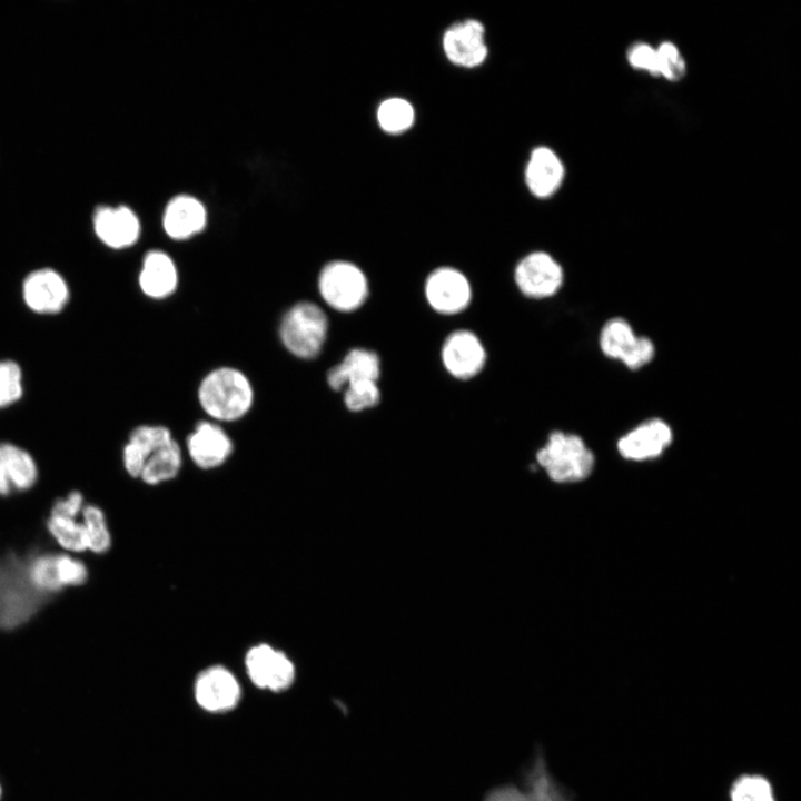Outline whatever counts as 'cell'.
Instances as JSON below:
<instances>
[{
  "mask_svg": "<svg viewBox=\"0 0 801 801\" xmlns=\"http://www.w3.org/2000/svg\"><path fill=\"white\" fill-rule=\"evenodd\" d=\"M442 46L446 58L463 68L482 65L488 55L485 28L476 19H466L447 28Z\"/></svg>",
  "mask_w": 801,
  "mask_h": 801,
  "instance_id": "obj_11",
  "label": "cell"
},
{
  "mask_svg": "<svg viewBox=\"0 0 801 801\" xmlns=\"http://www.w3.org/2000/svg\"><path fill=\"white\" fill-rule=\"evenodd\" d=\"M425 296L437 313L454 315L463 312L472 299L467 278L452 267H439L432 271L425 283Z\"/></svg>",
  "mask_w": 801,
  "mask_h": 801,
  "instance_id": "obj_13",
  "label": "cell"
},
{
  "mask_svg": "<svg viewBox=\"0 0 801 801\" xmlns=\"http://www.w3.org/2000/svg\"><path fill=\"white\" fill-rule=\"evenodd\" d=\"M178 284L177 266L167 253L151 249L145 254L138 274V286L146 297L154 300L166 299L177 290Z\"/></svg>",
  "mask_w": 801,
  "mask_h": 801,
  "instance_id": "obj_19",
  "label": "cell"
},
{
  "mask_svg": "<svg viewBox=\"0 0 801 801\" xmlns=\"http://www.w3.org/2000/svg\"><path fill=\"white\" fill-rule=\"evenodd\" d=\"M197 399L212 422L231 423L250 412L255 392L244 372L231 366H220L202 377L197 389Z\"/></svg>",
  "mask_w": 801,
  "mask_h": 801,
  "instance_id": "obj_1",
  "label": "cell"
},
{
  "mask_svg": "<svg viewBox=\"0 0 801 801\" xmlns=\"http://www.w3.org/2000/svg\"><path fill=\"white\" fill-rule=\"evenodd\" d=\"M637 337L625 319L612 318L602 327L599 344L606 357L622 362Z\"/></svg>",
  "mask_w": 801,
  "mask_h": 801,
  "instance_id": "obj_26",
  "label": "cell"
},
{
  "mask_svg": "<svg viewBox=\"0 0 801 801\" xmlns=\"http://www.w3.org/2000/svg\"><path fill=\"white\" fill-rule=\"evenodd\" d=\"M343 400L347 409L360 412L376 406L380 400V392L375 382L362 383L345 387Z\"/></svg>",
  "mask_w": 801,
  "mask_h": 801,
  "instance_id": "obj_32",
  "label": "cell"
},
{
  "mask_svg": "<svg viewBox=\"0 0 801 801\" xmlns=\"http://www.w3.org/2000/svg\"><path fill=\"white\" fill-rule=\"evenodd\" d=\"M42 597L28 581L26 562L9 555L0 560V629H13L28 621Z\"/></svg>",
  "mask_w": 801,
  "mask_h": 801,
  "instance_id": "obj_4",
  "label": "cell"
},
{
  "mask_svg": "<svg viewBox=\"0 0 801 801\" xmlns=\"http://www.w3.org/2000/svg\"><path fill=\"white\" fill-rule=\"evenodd\" d=\"M669 424L660 418L643 422L617 442V451L630 461H646L660 456L672 443Z\"/></svg>",
  "mask_w": 801,
  "mask_h": 801,
  "instance_id": "obj_17",
  "label": "cell"
},
{
  "mask_svg": "<svg viewBox=\"0 0 801 801\" xmlns=\"http://www.w3.org/2000/svg\"><path fill=\"white\" fill-rule=\"evenodd\" d=\"M71 297L65 276L52 267H40L29 271L21 283V298L32 313L42 316L60 314Z\"/></svg>",
  "mask_w": 801,
  "mask_h": 801,
  "instance_id": "obj_7",
  "label": "cell"
},
{
  "mask_svg": "<svg viewBox=\"0 0 801 801\" xmlns=\"http://www.w3.org/2000/svg\"><path fill=\"white\" fill-rule=\"evenodd\" d=\"M23 370L10 358L0 359V409L8 408L23 397Z\"/></svg>",
  "mask_w": 801,
  "mask_h": 801,
  "instance_id": "obj_30",
  "label": "cell"
},
{
  "mask_svg": "<svg viewBox=\"0 0 801 801\" xmlns=\"http://www.w3.org/2000/svg\"><path fill=\"white\" fill-rule=\"evenodd\" d=\"M186 446L190 459L201 469H214L224 465L234 451L229 435L212 421L198 422L187 436Z\"/></svg>",
  "mask_w": 801,
  "mask_h": 801,
  "instance_id": "obj_15",
  "label": "cell"
},
{
  "mask_svg": "<svg viewBox=\"0 0 801 801\" xmlns=\"http://www.w3.org/2000/svg\"><path fill=\"white\" fill-rule=\"evenodd\" d=\"M96 237L108 248L125 249L134 246L141 233L139 218L127 206H99L92 215Z\"/></svg>",
  "mask_w": 801,
  "mask_h": 801,
  "instance_id": "obj_14",
  "label": "cell"
},
{
  "mask_svg": "<svg viewBox=\"0 0 801 801\" xmlns=\"http://www.w3.org/2000/svg\"><path fill=\"white\" fill-rule=\"evenodd\" d=\"M329 323L325 312L313 301H298L283 315L278 335L293 356L310 360L320 353L327 339Z\"/></svg>",
  "mask_w": 801,
  "mask_h": 801,
  "instance_id": "obj_3",
  "label": "cell"
},
{
  "mask_svg": "<svg viewBox=\"0 0 801 801\" xmlns=\"http://www.w3.org/2000/svg\"><path fill=\"white\" fill-rule=\"evenodd\" d=\"M195 698L205 710L221 712L237 704L240 686L228 669L214 665L198 674L195 682Z\"/></svg>",
  "mask_w": 801,
  "mask_h": 801,
  "instance_id": "obj_18",
  "label": "cell"
},
{
  "mask_svg": "<svg viewBox=\"0 0 801 801\" xmlns=\"http://www.w3.org/2000/svg\"><path fill=\"white\" fill-rule=\"evenodd\" d=\"M730 801H777L772 783L761 774H742L731 784Z\"/></svg>",
  "mask_w": 801,
  "mask_h": 801,
  "instance_id": "obj_28",
  "label": "cell"
},
{
  "mask_svg": "<svg viewBox=\"0 0 801 801\" xmlns=\"http://www.w3.org/2000/svg\"><path fill=\"white\" fill-rule=\"evenodd\" d=\"M537 465L547 477L558 484L587 478L594 469L595 456L584 441L575 434L552 432L544 446L535 454Z\"/></svg>",
  "mask_w": 801,
  "mask_h": 801,
  "instance_id": "obj_2",
  "label": "cell"
},
{
  "mask_svg": "<svg viewBox=\"0 0 801 801\" xmlns=\"http://www.w3.org/2000/svg\"><path fill=\"white\" fill-rule=\"evenodd\" d=\"M245 668L251 682L270 691L287 689L295 679V665L280 650L270 644L251 646L245 656Z\"/></svg>",
  "mask_w": 801,
  "mask_h": 801,
  "instance_id": "obj_9",
  "label": "cell"
},
{
  "mask_svg": "<svg viewBox=\"0 0 801 801\" xmlns=\"http://www.w3.org/2000/svg\"><path fill=\"white\" fill-rule=\"evenodd\" d=\"M181 466L182 452L174 438L149 456L138 479L148 486H157L174 479Z\"/></svg>",
  "mask_w": 801,
  "mask_h": 801,
  "instance_id": "obj_24",
  "label": "cell"
},
{
  "mask_svg": "<svg viewBox=\"0 0 801 801\" xmlns=\"http://www.w3.org/2000/svg\"><path fill=\"white\" fill-rule=\"evenodd\" d=\"M53 574L61 591L80 587L89 580L87 564L77 555L66 552H53Z\"/></svg>",
  "mask_w": 801,
  "mask_h": 801,
  "instance_id": "obj_29",
  "label": "cell"
},
{
  "mask_svg": "<svg viewBox=\"0 0 801 801\" xmlns=\"http://www.w3.org/2000/svg\"><path fill=\"white\" fill-rule=\"evenodd\" d=\"M655 348L647 337H637L634 346L622 363L631 370H636L649 364L654 357Z\"/></svg>",
  "mask_w": 801,
  "mask_h": 801,
  "instance_id": "obj_34",
  "label": "cell"
},
{
  "mask_svg": "<svg viewBox=\"0 0 801 801\" xmlns=\"http://www.w3.org/2000/svg\"><path fill=\"white\" fill-rule=\"evenodd\" d=\"M520 291L533 299L553 296L563 284L561 265L545 251H533L522 258L514 273Z\"/></svg>",
  "mask_w": 801,
  "mask_h": 801,
  "instance_id": "obj_10",
  "label": "cell"
},
{
  "mask_svg": "<svg viewBox=\"0 0 801 801\" xmlns=\"http://www.w3.org/2000/svg\"><path fill=\"white\" fill-rule=\"evenodd\" d=\"M415 111L411 102L404 98L385 99L377 109L379 127L387 134H400L414 123Z\"/></svg>",
  "mask_w": 801,
  "mask_h": 801,
  "instance_id": "obj_27",
  "label": "cell"
},
{
  "mask_svg": "<svg viewBox=\"0 0 801 801\" xmlns=\"http://www.w3.org/2000/svg\"><path fill=\"white\" fill-rule=\"evenodd\" d=\"M39 474L38 463L27 448L10 441H0V497L33 490Z\"/></svg>",
  "mask_w": 801,
  "mask_h": 801,
  "instance_id": "obj_12",
  "label": "cell"
},
{
  "mask_svg": "<svg viewBox=\"0 0 801 801\" xmlns=\"http://www.w3.org/2000/svg\"><path fill=\"white\" fill-rule=\"evenodd\" d=\"M207 222L205 206L195 197L179 195L164 211L162 227L168 237L185 240L199 234Z\"/></svg>",
  "mask_w": 801,
  "mask_h": 801,
  "instance_id": "obj_22",
  "label": "cell"
},
{
  "mask_svg": "<svg viewBox=\"0 0 801 801\" xmlns=\"http://www.w3.org/2000/svg\"><path fill=\"white\" fill-rule=\"evenodd\" d=\"M380 374L378 355L368 349H350L343 360L333 366L326 375L328 386L340 392L345 387L362 383H377Z\"/></svg>",
  "mask_w": 801,
  "mask_h": 801,
  "instance_id": "obj_21",
  "label": "cell"
},
{
  "mask_svg": "<svg viewBox=\"0 0 801 801\" xmlns=\"http://www.w3.org/2000/svg\"><path fill=\"white\" fill-rule=\"evenodd\" d=\"M317 288L325 304L340 313L357 310L368 296L364 271L347 260L327 263L318 275Z\"/></svg>",
  "mask_w": 801,
  "mask_h": 801,
  "instance_id": "obj_5",
  "label": "cell"
},
{
  "mask_svg": "<svg viewBox=\"0 0 801 801\" xmlns=\"http://www.w3.org/2000/svg\"><path fill=\"white\" fill-rule=\"evenodd\" d=\"M484 801H574V799L552 775L544 755L538 753L526 770L522 787H497L487 793Z\"/></svg>",
  "mask_w": 801,
  "mask_h": 801,
  "instance_id": "obj_8",
  "label": "cell"
},
{
  "mask_svg": "<svg viewBox=\"0 0 801 801\" xmlns=\"http://www.w3.org/2000/svg\"><path fill=\"white\" fill-rule=\"evenodd\" d=\"M441 357L445 369L457 379L476 376L486 362V353L481 340L466 329L453 332L446 337Z\"/></svg>",
  "mask_w": 801,
  "mask_h": 801,
  "instance_id": "obj_16",
  "label": "cell"
},
{
  "mask_svg": "<svg viewBox=\"0 0 801 801\" xmlns=\"http://www.w3.org/2000/svg\"><path fill=\"white\" fill-rule=\"evenodd\" d=\"M80 518L86 528L88 552L95 555L107 554L112 546V533L102 507L86 502Z\"/></svg>",
  "mask_w": 801,
  "mask_h": 801,
  "instance_id": "obj_25",
  "label": "cell"
},
{
  "mask_svg": "<svg viewBox=\"0 0 801 801\" xmlns=\"http://www.w3.org/2000/svg\"><path fill=\"white\" fill-rule=\"evenodd\" d=\"M171 439L170 429L164 425L141 424L132 428L121 452L125 472L138 479L149 456Z\"/></svg>",
  "mask_w": 801,
  "mask_h": 801,
  "instance_id": "obj_20",
  "label": "cell"
},
{
  "mask_svg": "<svg viewBox=\"0 0 801 801\" xmlns=\"http://www.w3.org/2000/svg\"><path fill=\"white\" fill-rule=\"evenodd\" d=\"M86 496L80 490H71L53 500L44 526L48 535L61 550L72 555L88 552L87 534L80 518Z\"/></svg>",
  "mask_w": 801,
  "mask_h": 801,
  "instance_id": "obj_6",
  "label": "cell"
},
{
  "mask_svg": "<svg viewBox=\"0 0 801 801\" xmlns=\"http://www.w3.org/2000/svg\"><path fill=\"white\" fill-rule=\"evenodd\" d=\"M657 53V73L670 81H678L685 75V61L679 48L670 42L664 41L656 48Z\"/></svg>",
  "mask_w": 801,
  "mask_h": 801,
  "instance_id": "obj_31",
  "label": "cell"
},
{
  "mask_svg": "<svg viewBox=\"0 0 801 801\" xmlns=\"http://www.w3.org/2000/svg\"><path fill=\"white\" fill-rule=\"evenodd\" d=\"M564 178V166L560 157L548 147H536L531 151L525 168L528 190L538 198L556 192Z\"/></svg>",
  "mask_w": 801,
  "mask_h": 801,
  "instance_id": "obj_23",
  "label": "cell"
},
{
  "mask_svg": "<svg viewBox=\"0 0 801 801\" xmlns=\"http://www.w3.org/2000/svg\"><path fill=\"white\" fill-rule=\"evenodd\" d=\"M627 61L635 69L659 76L656 48L647 43L640 42L631 46L627 51Z\"/></svg>",
  "mask_w": 801,
  "mask_h": 801,
  "instance_id": "obj_33",
  "label": "cell"
}]
</instances>
